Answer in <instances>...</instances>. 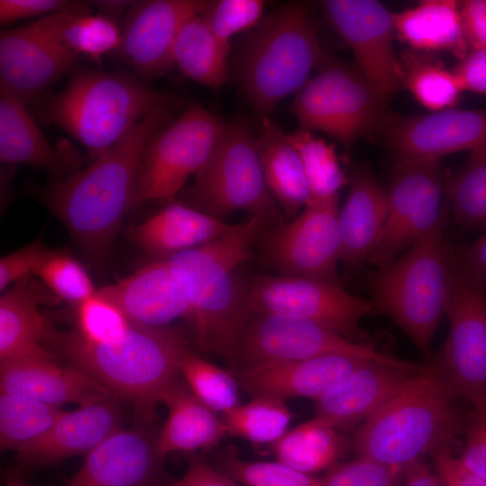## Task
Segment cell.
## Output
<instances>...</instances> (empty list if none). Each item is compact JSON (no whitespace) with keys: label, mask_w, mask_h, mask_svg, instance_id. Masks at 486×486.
<instances>
[{"label":"cell","mask_w":486,"mask_h":486,"mask_svg":"<svg viewBox=\"0 0 486 486\" xmlns=\"http://www.w3.org/2000/svg\"><path fill=\"white\" fill-rule=\"evenodd\" d=\"M176 106L159 107L87 167L48 185L42 197L70 236L90 256L112 249L132 198L143 149L151 136L171 122Z\"/></svg>","instance_id":"cell-1"},{"label":"cell","mask_w":486,"mask_h":486,"mask_svg":"<svg viewBox=\"0 0 486 486\" xmlns=\"http://www.w3.org/2000/svg\"><path fill=\"white\" fill-rule=\"evenodd\" d=\"M281 214L258 213L220 238L167 258L185 276L191 291L186 322L200 350L232 365L238 335L249 312L248 284L239 266L249 260L259 237Z\"/></svg>","instance_id":"cell-2"},{"label":"cell","mask_w":486,"mask_h":486,"mask_svg":"<svg viewBox=\"0 0 486 486\" xmlns=\"http://www.w3.org/2000/svg\"><path fill=\"white\" fill-rule=\"evenodd\" d=\"M49 343L62 357L133 406L136 421L150 424L159 396L180 374L183 356L190 350L179 328L132 323L118 340L94 344L77 331L53 328Z\"/></svg>","instance_id":"cell-3"},{"label":"cell","mask_w":486,"mask_h":486,"mask_svg":"<svg viewBox=\"0 0 486 486\" xmlns=\"http://www.w3.org/2000/svg\"><path fill=\"white\" fill-rule=\"evenodd\" d=\"M455 398L435 362H428L359 427L353 442L358 457L402 472L451 447L461 430Z\"/></svg>","instance_id":"cell-4"},{"label":"cell","mask_w":486,"mask_h":486,"mask_svg":"<svg viewBox=\"0 0 486 486\" xmlns=\"http://www.w3.org/2000/svg\"><path fill=\"white\" fill-rule=\"evenodd\" d=\"M180 105L177 96L127 73L78 68L39 119L68 132L95 159L154 110Z\"/></svg>","instance_id":"cell-5"},{"label":"cell","mask_w":486,"mask_h":486,"mask_svg":"<svg viewBox=\"0 0 486 486\" xmlns=\"http://www.w3.org/2000/svg\"><path fill=\"white\" fill-rule=\"evenodd\" d=\"M324 54L306 4H285L262 18L243 41L236 68L242 94L259 122L304 86Z\"/></svg>","instance_id":"cell-6"},{"label":"cell","mask_w":486,"mask_h":486,"mask_svg":"<svg viewBox=\"0 0 486 486\" xmlns=\"http://www.w3.org/2000/svg\"><path fill=\"white\" fill-rule=\"evenodd\" d=\"M450 219L447 202L428 233L368 279L374 310L388 316L425 356L449 293L452 263L446 230Z\"/></svg>","instance_id":"cell-7"},{"label":"cell","mask_w":486,"mask_h":486,"mask_svg":"<svg viewBox=\"0 0 486 486\" xmlns=\"http://www.w3.org/2000/svg\"><path fill=\"white\" fill-rule=\"evenodd\" d=\"M386 104L356 66L325 53L287 110L301 130L322 131L349 148L381 130Z\"/></svg>","instance_id":"cell-8"},{"label":"cell","mask_w":486,"mask_h":486,"mask_svg":"<svg viewBox=\"0 0 486 486\" xmlns=\"http://www.w3.org/2000/svg\"><path fill=\"white\" fill-rule=\"evenodd\" d=\"M183 194L184 203L221 220L240 210L249 215L280 214L246 117L224 123L212 157Z\"/></svg>","instance_id":"cell-9"},{"label":"cell","mask_w":486,"mask_h":486,"mask_svg":"<svg viewBox=\"0 0 486 486\" xmlns=\"http://www.w3.org/2000/svg\"><path fill=\"white\" fill-rule=\"evenodd\" d=\"M224 123L199 104H192L147 142L139 166L132 208L176 197L192 175L212 157Z\"/></svg>","instance_id":"cell-10"},{"label":"cell","mask_w":486,"mask_h":486,"mask_svg":"<svg viewBox=\"0 0 486 486\" xmlns=\"http://www.w3.org/2000/svg\"><path fill=\"white\" fill-rule=\"evenodd\" d=\"M338 194L310 199L290 222L274 223L256 243L264 263L279 275L341 284Z\"/></svg>","instance_id":"cell-11"},{"label":"cell","mask_w":486,"mask_h":486,"mask_svg":"<svg viewBox=\"0 0 486 486\" xmlns=\"http://www.w3.org/2000/svg\"><path fill=\"white\" fill-rule=\"evenodd\" d=\"M449 253L452 272L445 312L449 330L435 364L455 397L472 403L486 397V284Z\"/></svg>","instance_id":"cell-12"},{"label":"cell","mask_w":486,"mask_h":486,"mask_svg":"<svg viewBox=\"0 0 486 486\" xmlns=\"http://www.w3.org/2000/svg\"><path fill=\"white\" fill-rule=\"evenodd\" d=\"M251 311L307 320L362 342L361 320L374 310L370 299L351 294L339 284L284 275H257L248 283Z\"/></svg>","instance_id":"cell-13"},{"label":"cell","mask_w":486,"mask_h":486,"mask_svg":"<svg viewBox=\"0 0 486 486\" xmlns=\"http://www.w3.org/2000/svg\"><path fill=\"white\" fill-rule=\"evenodd\" d=\"M440 159L396 163L388 190V213L368 259L377 268L393 262L438 222L447 200Z\"/></svg>","instance_id":"cell-14"},{"label":"cell","mask_w":486,"mask_h":486,"mask_svg":"<svg viewBox=\"0 0 486 486\" xmlns=\"http://www.w3.org/2000/svg\"><path fill=\"white\" fill-rule=\"evenodd\" d=\"M332 354L374 358L382 352L307 320L250 310L238 335L232 366L237 370Z\"/></svg>","instance_id":"cell-15"},{"label":"cell","mask_w":486,"mask_h":486,"mask_svg":"<svg viewBox=\"0 0 486 486\" xmlns=\"http://www.w3.org/2000/svg\"><path fill=\"white\" fill-rule=\"evenodd\" d=\"M324 13L351 49L356 67L384 101L402 86L392 47L393 14L374 0H328Z\"/></svg>","instance_id":"cell-16"},{"label":"cell","mask_w":486,"mask_h":486,"mask_svg":"<svg viewBox=\"0 0 486 486\" xmlns=\"http://www.w3.org/2000/svg\"><path fill=\"white\" fill-rule=\"evenodd\" d=\"M396 163L440 159L486 147V109L448 108L415 116H386L382 129Z\"/></svg>","instance_id":"cell-17"},{"label":"cell","mask_w":486,"mask_h":486,"mask_svg":"<svg viewBox=\"0 0 486 486\" xmlns=\"http://www.w3.org/2000/svg\"><path fill=\"white\" fill-rule=\"evenodd\" d=\"M209 0L134 2L126 14L120 58L142 78L164 76L174 67L173 48L181 28L202 14Z\"/></svg>","instance_id":"cell-18"},{"label":"cell","mask_w":486,"mask_h":486,"mask_svg":"<svg viewBox=\"0 0 486 486\" xmlns=\"http://www.w3.org/2000/svg\"><path fill=\"white\" fill-rule=\"evenodd\" d=\"M423 366L382 353L315 400L314 418L337 430H349L375 413Z\"/></svg>","instance_id":"cell-19"},{"label":"cell","mask_w":486,"mask_h":486,"mask_svg":"<svg viewBox=\"0 0 486 486\" xmlns=\"http://www.w3.org/2000/svg\"><path fill=\"white\" fill-rule=\"evenodd\" d=\"M134 324L165 327L191 310V291L184 274L169 260H156L96 291Z\"/></svg>","instance_id":"cell-20"},{"label":"cell","mask_w":486,"mask_h":486,"mask_svg":"<svg viewBox=\"0 0 486 486\" xmlns=\"http://www.w3.org/2000/svg\"><path fill=\"white\" fill-rule=\"evenodd\" d=\"M150 424L120 428L88 452L67 486H153L163 459Z\"/></svg>","instance_id":"cell-21"},{"label":"cell","mask_w":486,"mask_h":486,"mask_svg":"<svg viewBox=\"0 0 486 486\" xmlns=\"http://www.w3.org/2000/svg\"><path fill=\"white\" fill-rule=\"evenodd\" d=\"M81 58L62 50L40 35L31 24L0 33V90L26 104Z\"/></svg>","instance_id":"cell-22"},{"label":"cell","mask_w":486,"mask_h":486,"mask_svg":"<svg viewBox=\"0 0 486 486\" xmlns=\"http://www.w3.org/2000/svg\"><path fill=\"white\" fill-rule=\"evenodd\" d=\"M369 359L372 358L332 354L237 369L233 374L238 386L252 398L270 397L284 401L292 398L317 400Z\"/></svg>","instance_id":"cell-23"},{"label":"cell","mask_w":486,"mask_h":486,"mask_svg":"<svg viewBox=\"0 0 486 486\" xmlns=\"http://www.w3.org/2000/svg\"><path fill=\"white\" fill-rule=\"evenodd\" d=\"M122 418L119 399L114 396L64 410L43 434L15 450L17 458L24 466L40 467L86 455L122 428Z\"/></svg>","instance_id":"cell-24"},{"label":"cell","mask_w":486,"mask_h":486,"mask_svg":"<svg viewBox=\"0 0 486 486\" xmlns=\"http://www.w3.org/2000/svg\"><path fill=\"white\" fill-rule=\"evenodd\" d=\"M0 390L60 408L69 403L85 406L113 396L79 368L59 364L58 357L0 361Z\"/></svg>","instance_id":"cell-25"},{"label":"cell","mask_w":486,"mask_h":486,"mask_svg":"<svg viewBox=\"0 0 486 486\" xmlns=\"http://www.w3.org/2000/svg\"><path fill=\"white\" fill-rule=\"evenodd\" d=\"M58 302L55 294L32 275L17 281L3 293L0 298V361L57 357L42 346L53 328L40 308Z\"/></svg>","instance_id":"cell-26"},{"label":"cell","mask_w":486,"mask_h":486,"mask_svg":"<svg viewBox=\"0 0 486 486\" xmlns=\"http://www.w3.org/2000/svg\"><path fill=\"white\" fill-rule=\"evenodd\" d=\"M348 184L338 215L339 260L352 273L368 261L378 244L388 213V190L364 165L352 168Z\"/></svg>","instance_id":"cell-27"},{"label":"cell","mask_w":486,"mask_h":486,"mask_svg":"<svg viewBox=\"0 0 486 486\" xmlns=\"http://www.w3.org/2000/svg\"><path fill=\"white\" fill-rule=\"evenodd\" d=\"M184 202H172L130 228L135 245L157 260L212 242L234 228Z\"/></svg>","instance_id":"cell-28"},{"label":"cell","mask_w":486,"mask_h":486,"mask_svg":"<svg viewBox=\"0 0 486 486\" xmlns=\"http://www.w3.org/2000/svg\"><path fill=\"white\" fill-rule=\"evenodd\" d=\"M159 402L168 411L158 435V452L162 459L173 452L212 449L228 436L224 421L193 392L181 374L163 390Z\"/></svg>","instance_id":"cell-29"},{"label":"cell","mask_w":486,"mask_h":486,"mask_svg":"<svg viewBox=\"0 0 486 486\" xmlns=\"http://www.w3.org/2000/svg\"><path fill=\"white\" fill-rule=\"evenodd\" d=\"M0 159L62 176L75 173L79 157L68 142L54 148L19 100L0 95Z\"/></svg>","instance_id":"cell-30"},{"label":"cell","mask_w":486,"mask_h":486,"mask_svg":"<svg viewBox=\"0 0 486 486\" xmlns=\"http://www.w3.org/2000/svg\"><path fill=\"white\" fill-rule=\"evenodd\" d=\"M266 184L284 213L295 218L311 199L300 156L288 134L269 117L260 122L255 137Z\"/></svg>","instance_id":"cell-31"},{"label":"cell","mask_w":486,"mask_h":486,"mask_svg":"<svg viewBox=\"0 0 486 486\" xmlns=\"http://www.w3.org/2000/svg\"><path fill=\"white\" fill-rule=\"evenodd\" d=\"M393 30L397 37L414 50L447 51L459 59L469 51L461 1H420L413 7L393 14Z\"/></svg>","instance_id":"cell-32"},{"label":"cell","mask_w":486,"mask_h":486,"mask_svg":"<svg viewBox=\"0 0 486 486\" xmlns=\"http://www.w3.org/2000/svg\"><path fill=\"white\" fill-rule=\"evenodd\" d=\"M30 24L62 50L97 62L104 54L117 50L122 40L116 22L101 14L60 13L43 16Z\"/></svg>","instance_id":"cell-33"},{"label":"cell","mask_w":486,"mask_h":486,"mask_svg":"<svg viewBox=\"0 0 486 486\" xmlns=\"http://www.w3.org/2000/svg\"><path fill=\"white\" fill-rule=\"evenodd\" d=\"M230 50L217 40L200 14L186 22L178 32L173 60L184 76L216 90L228 80Z\"/></svg>","instance_id":"cell-34"},{"label":"cell","mask_w":486,"mask_h":486,"mask_svg":"<svg viewBox=\"0 0 486 486\" xmlns=\"http://www.w3.org/2000/svg\"><path fill=\"white\" fill-rule=\"evenodd\" d=\"M270 447L277 461L309 474L331 466L346 441L337 429L313 418L287 430Z\"/></svg>","instance_id":"cell-35"},{"label":"cell","mask_w":486,"mask_h":486,"mask_svg":"<svg viewBox=\"0 0 486 486\" xmlns=\"http://www.w3.org/2000/svg\"><path fill=\"white\" fill-rule=\"evenodd\" d=\"M402 86L428 110L441 111L458 102L463 92L452 70L428 52L406 50L400 59Z\"/></svg>","instance_id":"cell-36"},{"label":"cell","mask_w":486,"mask_h":486,"mask_svg":"<svg viewBox=\"0 0 486 486\" xmlns=\"http://www.w3.org/2000/svg\"><path fill=\"white\" fill-rule=\"evenodd\" d=\"M450 217L467 229H486V147L470 152L455 173H446Z\"/></svg>","instance_id":"cell-37"},{"label":"cell","mask_w":486,"mask_h":486,"mask_svg":"<svg viewBox=\"0 0 486 486\" xmlns=\"http://www.w3.org/2000/svg\"><path fill=\"white\" fill-rule=\"evenodd\" d=\"M64 412L60 407L29 397L1 392V451L16 450L43 434Z\"/></svg>","instance_id":"cell-38"},{"label":"cell","mask_w":486,"mask_h":486,"mask_svg":"<svg viewBox=\"0 0 486 486\" xmlns=\"http://www.w3.org/2000/svg\"><path fill=\"white\" fill-rule=\"evenodd\" d=\"M223 416L229 436L255 444H272L280 438L287 431L292 418L284 401L270 397H254Z\"/></svg>","instance_id":"cell-39"},{"label":"cell","mask_w":486,"mask_h":486,"mask_svg":"<svg viewBox=\"0 0 486 486\" xmlns=\"http://www.w3.org/2000/svg\"><path fill=\"white\" fill-rule=\"evenodd\" d=\"M287 134L302 160L311 199L338 194L348 184V177L339 165L334 146L301 129Z\"/></svg>","instance_id":"cell-40"},{"label":"cell","mask_w":486,"mask_h":486,"mask_svg":"<svg viewBox=\"0 0 486 486\" xmlns=\"http://www.w3.org/2000/svg\"><path fill=\"white\" fill-rule=\"evenodd\" d=\"M179 370L193 392L214 412L224 414L240 405L237 379L191 349L183 356Z\"/></svg>","instance_id":"cell-41"},{"label":"cell","mask_w":486,"mask_h":486,"mask_svg":"<svg viewBox=\"0 0 486 486\" xmlns=\"http://www.w3.org/2000/svg\"><path fill=\"white\" fill-rule=\"evenodd\" d=\"M38 277L59 301L78 305L96 291L86 269L72 256L52 250L37 268Z\"/></svg>","instance_id":"cell-42"},{"label":"cell","mask_w":486,"mask_h":486,"mask_svg":"<svg viewBox=\"0 0 486 486\" xmlns=\"http://www.w3.org/2000/svg\"><path fill=\"white\" fill-rule=\"evenodd\" d=\"M131 324L119 307L97 292L76 306V330L91 343L118 340Z\"/></svg>","instance_id":"cell-43"},{"label":"cell","mask_w":486,"mask_h":486,"mask_svg":"<svg viewBox=\"0 0 486 486\" xmlns=\"http://www.w3.org/2000/svg\"><path fill=\"white\" fill-rule=\"evenodd\" d=\"M222 471L245 486H322L321 481L277 462H247L233 453L221 461Z\"/></svg>","instance_id":"cell-44"},{"label":"cell","mask_w":486,"mask_h":486,"mask_svg":"<svg viewBox=\"0 0 486 486\" xmlns=\"http://www.w3.org/2000/svg\"><path fill=\"white\" fill-rule=\"evenodd\" d=\"M266 2L262 0L211 1L201 14L217 40L230 49L231 38L254 29L264 17Z\"/></svg>","instance_id":"cell-45"},{"label":"cell","mask_w":486,"mask_h":486,"mask_svg":"<svg viewBox=\"0 0 486 486\" xmlns=\"http://www.w3.org/2000/svg\"><path fill=\"white\" fill-rule=\"evenodd\" d=\"M400 471L367 458L357 459L333 467L322 486H398Z\"/></svg>","instance_id":"cell-46"},{"label":"cell","mask_w":486,"mask_h":486,"mask_svg":"<svg viewBox=\"0 0 486 486\" xmlns=\"http://www.w3.org/2000/svg\"><path fill=\"white\" fill-rule=\"evenodd\" d=\"M472 405L464 449L458 458L469 471L486 482V397Z\"/></svg>","instance_id":"cell-47"},{"label":"cell","mask_w":486,"mask_h":486,"mask_svg":"<svg viewBox=\"0 0 486 486\" xmlns=\"http://www.w3.org/2000/svg\"><path fill=\"white\" fill-rule=\"evenodd\" d=\"M90 2L75 0H0L2 24L60 13L90 14Z\"/></svg>","instance_id":"cell-48"},{"label":"cell","mask_w":486,"mask_h":486,"mask_svg":"<svg viewBox=\"0 0 486 486\" xmlns=\"http://www.w3.org/2000/svg\"><path fill=\"white\" fill-rule=\"evenodd\" d=\"M51 252L52 250L37 241L4 256L0 260L1 292L11 284L34 275L37 268Z\"/></svg>","instance_id":"cell-49"},{"label":"cell","mask_w":486,"mask_h":486,"mask_svg":"<svg viewBox=\"0 0 486 486\" xmlns=\"http://www.w3.org/2000/svg\"><path fill=\"white\" fill-rule=\"evenodd\" d=\"M435 472L445 486H486V482L469 471L455 457L451 447L439 449L431 454Z\"/></svg>","instance_id":"cell-50"},{"label":"cell","mask_w":486,"mask_h":486,"mask_svg":"<svg viewBox=\"0 0 486 486\" xmlns=\"http://www.w3.org/2000/svg\"><path fill=\"white\" fill-rule=\"evenodd\" d=\"M462 91L486 94V50H471L452 69Z\"/></svg>","instance_id":"cell-51"},{"label":"cell","mask_w":486,"mask_h":486,"mask_svg":"<svg viewBox=\"0 0 486 486\" xmlns=\"http://www.w3.org/2000/svg\"><path fill=\"white\" fill-rule=\"evenodd\" d=\"M461 14L469 50H486V0L461 1Z\"/></svg>","instance_id":"cell-52"},{"label":"cell","mask_w":486,"mask_h":486,"mask_svg":"<svg viewBox=\"0 0 486 486\" xmlns=\"http://www.w3.org/2000/svg\"><path fill=\"white\" fill-rule=\"evenodd\" d=\"M167 486H241L229 475L219 472L194 454L188 457L184 475Z\"/></svg>","instance_id":"cell-53"},{"label":"cell","mask_w":486,"mask_h":486,"mask_svg":"<svg viewBox=\"0 0 486 486\" xmlns=\"http://www.w3.org/2000/svg\"><path fill=\"white\" fill-rule=\"evenodd\" d=\"M449 249L454 261L486 284V229L482 236L465 244H452Z\"/></svg>","instance_id":"cell-54"},{"label":"cell","mask_w":486,"mask_h":486,"mask_svg":"<svg viewBox=\"0 0 486 486\" xmlns=\"http://www.w3.org/2000/svg\"><path fill=\"white\" fill-rule=\"evenodd\" d=\"M405 486H445L441 478L424 463L420 462L406 472Z\"/></svg>","instance_id":"cell-55"},{"label":"cell","mask_w":486,"mask_h":486,"mask_svg":"<svg viewBox=\"0 0 486 486\" xmlns=\"http://www.w3.org/2000/svg\"><path fill=\"white\" fill-rule=\"evenodd\" d=\"M98 7L101 15L113 20L114 16L121 15L129 10L134 2L131 1H95L93 2ZM114 21V20H113Z\"/></svg>","instance_id":"cell-56"},{"label":"cell","mask_w":486,"mask_h":486,"mask_svg":"<svg viewBox=\"0 0 486 486\" xmlns=\"http://www.w3.org/2000/svg\"><path fill=\"white\" fill-rule=\"evenodd\" d=\"M4 486H29V485H27L17 473L10 472L4 478Z\"/></svg>","instance_id":"cell-57"}]
</instances>
